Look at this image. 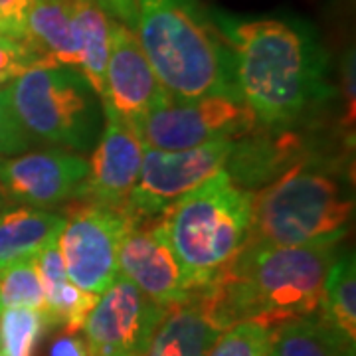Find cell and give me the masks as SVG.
<instances>
[{
	"mask_svg": "<svg viewBox=\"0 0 356 356\" xmlns=\"http://www.w3.org/2000/svg\"><path fill=\"white\" fill-rule=\"evenodd\" d=\"M234 58L236 86L267 129H285L329 102L327 54L299 20L210 10Z\"/></svg>",
	"mask_w": 356,
	"mask_h": 356,
	"instance_id": "cell-1",
	"label": "cell"
},
{
	"mask_svg": "<svg viewBox=\"0 0 356 356\" xmlns=\"http://www.w3.org/2000/svg\"><path fill=\"white\" fill-rule=\"evenodd\" d=\"M337 245H269L245 242L204 291L218 323L228 329L255 321L275 329L317 313Z\"/></svg>",
	"mask_w": 356,
	"mask_h": 356,
	"instance_id": "cell-2",
	"label": "cell"
},
{
	"mask_svg": "<svg viewBox=\"0 0 356 356\" xmlns=\"http://www.w3.org/2000/svg\"><path fill=\"white\" fill-rule=\"evenodd\" d=\"M135 36L163 88L180 99L236 95L234 58L198 0H135Z\"/></svg>",
	"mask_w": 356,
	"mask_h": 356,
	"instance_id": "cell-3",
	"label": "cell"
},
{
	"mask_svg": "<svg viewBox=\"0 0 356 356\" xmlns=\"http://www.w3.org/2000/svg\"><path fill=\"white\" fill-rule=\"evenodd\" d=\"M353 212L355 198L332 166L301 161L255 192L245 242L337 245L348 234Z\"/></svg>",
	"mask_w": 356,
	"mask_h": 356,
	"instance_id": "cell-4",
	"label": "cell"
},
{
	"mask_svg": "<svg viewBox=\"0 0 356 356\" xmlns=\"http://www.w3.org/2000/svg\"><path fill=\"white\" fill-rule=\"evenodd\" d=\"M254 192L222 168L163 212L166 234L192 291L206 289L243 248Z\"/></svg>",
	"mask_w": 356,
	"mask_h": 356,
	"instance_id": "cell-5",
	"label": "cell"
},
{
	"mask_svg": "<svg viewBox=\"0 0 356 356\" xmlns=\"http://www.w3.org/2000/svg\"><path fill=\"white\" fill-rule=\"evenodd\" d=\"M6 88L14 113L32 143L77 154L93 151L103 129V105L81 72L34 64Z\"/></svg>",
	"mask_w": 356,
	"mask_h": 356,
	"instance_id": "cell-6",
	"label": "cell"
},
{
	"mask_svg": "<svg viewBox=\"0 0 356 356\" xmlns=\"http://www.w3.org/2000/svg\"><path fill=\"white\" fill-rule=\"evenodd\" d=\"M259 123L255 113L236 95L168 97L135 129L145 149L186 151L214 140H240Z\"/></svg>",
	"mask_w": 356,
	"mask_h": 356,
	"instance_id": "cell-7",
	"label": "cell"
},
{
	"mask_svg": "<svg viewBox=\"0 0 356 356\" xmlns=\"http://www.w3.org/2000/svg\"><path fill=\"white\" fill-rule=\"evenodd\" d=\"M133 214L123 208L79 202L70 208L58 238L70 281L83 291L102 295L119 273V245Z\"/></svg>",
	"mask_w": 356,
	"mask_h": 356,
	"instance_id": "cell-8",
	"label": "cell"
},
{
	"mask_svg": "<svg viewBox=\"0 0 356 356\" xmlns=\"http://www.w3.org/2000/svg\"><path fill=\"white\" fill-rule=\"evenodd\" d=\"M236 143L238 140H214L186 151L145 149L127 210L139 218H153L166 212L186 192L220 172Z\"/></svg>",
	"mask_w": 356,
	"mask_h": 356,
	"instance_id": "cell-9",
	"label": "cell"
},
{
	"mask_svg": "<svg viewBox=\"0 0 356 356\" xmlns=\"http://www.w3.org/2000/svg\"><path fill=\"white\" fill-rule=\"evenodd\" d=\"M166 309L119 275L99 295L81 329L89 356H143Z\"/></svg>",
	"mask_w": 356,
	"mask_h": 356,
	"instance_id": "cell-10",
	"label": "cell"
},
{
	"mask_svg": "<svg viewBox=\"0 0 356 356\" xmlns=\"http://www.w3.org/2000/svg\"><path fill=\"white\" fill-rule=\"evenodd\" d=\"M119 273L159 305L170 307L191 297L165 220L133 216L119 245Z\"/></svg>",
	"mask_w": 356,
	"mask_h": 356,
	"instance_id": "cell-11",
	"label": "cell"
},
{
	"mask_svg": "<svg viewBox=\"0 0 356 356\" xmlns=\"http://www.w3.org/2000/svg\"><path fill=\"white\" fill-rule=\"evenodd\" d=\"M88 170V159L64 149L26 151L0 161V192L8 204L50 210L76 200Z\"/></svg>",
	"mask_w": 356,
	"mask_h": 356,
	"instance_id": "cell-12",
	"label": "cell"
},
{
	"mask_svg": "<svg viewBox=\"0 0 356 356\" xmlns=\"http://www.w3.org/2000/svg\"><path fill=\"white\" fill-rule=\"evenodd\" d=\"M145 145L139 135L113 109L103 105V129L93 147L86 180L76 194L77 202H93L127 210L137 184Z\"/></svg>",
	"mask_w": 356,
	"mask_h": 356,
	"instance_id": "cell-13",
	"label": "cell"
},
{
	"mask_svg": "<svg viewBox=\"0 0 356 356\" xmlns=\"http://www.w3.org/2000/svg\"><path fill=\"white\" fill-rule=\"evenodd\" d=\"M168 97L170 93L154 74L135 32L113 20L102 105L113 109L135 131L140 121Z\"/></svg>",
	"mask_w": 356,
	"mask_h": 356,
	"instance_id": "cell-14",
	"label": "cell"
},
{
	"mask_svg": "<svg viewBox=\"0 0 356 356\" xmlns=\"http://www.w3.org/2000/svg\"><path fill=\"white\" fill-rule=\"evenodd\" d=\"M226 331L212 313L204 289L166 309L143 356H206Z\"/></svg>",
	"mask_w": 356,
	"mask_h": 356,
	"instance_id": "cell-15",
	"label": "cell"
},
{
	"mask_svg": "<svg viewBox=\"0 0 356 356\" xmlns=\"http://www.w3.org/2000/svg\"><path fill=\"white\" fill-rule=\"evenodd\" d=\"M24 42L42 64L79 72L81 44L70 0H30Z\"/></svg>",
	"mask_w": 356,
	"mask_h": 356,
	"instance_id": "cell-16",
	"label": "cell"
},
{
	"mask_svg": "<svg viewBox=\"0 0 356 356\" xmlns=\"http://www.w3.org/2000/svg\"><path fill=\"white\" fill-rule=\"evenodd\" d=\"M64 224L65 216L44 208L16 206L0 210V269L38 257L42 250L58 242Z\"/></svg>",
	"mask_w": 356,
	"mask_h": 356,
	"instance_id": "cell-17",
	"label": "cell"
},
{
	"mask_svg": "<svg viewBox=\"0 0 356 356\" xmlns=\"http://www.w3.org/2000/svg\"><path fill=\"white\" fill-rule=\"evenodd\" d=\"M315 317L337 332L348 348L356 344V264L355 254L337 255L327 271Z\"/></svg>",
	"mask_w": 356,
	"mask_h": 356,
	"instance_id": "cell-18",
	"label": "cell"
},
{
	"mask_svg": "<svg viewBox=\"0 0 356 356\" xmlns=\"http://www.w3.org/2000/svg\"><path fill=\"white\" fill-rule=\"evenodd\" d=\"M81 44L79 72L93 91L103 99L105 95V65L111 50L113 18L105 13L97 0H70Z\"/></svg>",
	"mask_w": 356,
	"mask_h": 356,
	"instance_id": "cell-19",
	"label": "cell"
},
{
	"mask_svg": "<svg viewBox=\"0 0 356 356\" xmlns=\"http://www.w3.org/2000/svg\"><path fill=\"white\" fill-rule=\"evenodd\" d=\"M271 350L275 356H355V350L315 315L277 325Z\"/></svg>",
	"mask_w": 356,
	"mask_h": 356,
	"instance_id": "cell-20",
	"label": "cell"
},
{
	"mask_svg": "<svg viewBox=\"0 0 356 356\" xmlns=\"http://www.w3.org/2000/svg\"><path fill=\"white\" fill-rule=\"evenodd\" d=\"M42 289H44L42 315L46 321V327L62 329L70 334H76L83 329L86 318L99 299V295L79 289L70 281V277L46 283L42 285Z\"/></svg>",
	"mask_w": 356,
	"mask_h": 356,
	"instance_id": "cell-21",
	"label": "cell"
},
{
	"mask_svg": "<svg viewBox=\"0 0 356 356\" xmlns=\"http://www.w3.org/2000/svg\"><path fill=\"white\" fill-rule=\"evenodd\" d=\"M46 321L42 311L34 309H2L0 311V353L2 356H32Z\"/></svg>",
	"mask_w": 356,
	"mask_h": 356,
	"instance_id": "cell-22",
	"label": "cell"
},
{
	"mask_svg": "<svg viewBox=\"0 0 356 356\" xmlns=\"http://www.w3.org/2000/svg\"><path fill=\"white\" fill-rule=\"evenodd\" d=\"M0 303L2 309H44V289L36 257L22 259L0 269Z\"/></svg>",
	"mask_w": 356,
	"mask_h": 356,
	"instance_id": "cell-23",
	"label": "cell"
},
{
	"mask_svg": "<svg viewBox=\"0 0 356 356\" xmlns=\"http://www.w3.org/2000/svg\"><path fill=\"white\" fill-rule=\"evenodd\" d=\"M271 327L255 321H242L222 332L206 356H267L271 353Z\"/></svg>",
	"mask_w": 356,
	"mask_h": 356,
	"instance_id": "cell-24",
	"label": "cell"
},
{
	"mask_svg": "<svg viewBox=\"0 0 356 356\" xmlns=\"http://www.w3.org/2000/svg\"><path fill=\"white\" fill-rule=\"evenodd\" d=\"M34 143L14 113L8 88H0V161L30 151Z\"/></svg>",
	"mask_w": 356,
	"mask_h": 356,
	"instance_id": "cell-25",
	"label": "cell"
},
{
	"mask_svg": "<svg viewBox=\"0 0 356 356\" xmlns=\"http://www.w3.org/2000/svg\"><path fill=\"white\" fill-rule=\"evenodd\" d=\"M42 64L24 40L0 36V88L10 86L30 65Z\"/></svg>",
	"mask_w": 356,
	"mask_h": 356,
	"instance_id": "cell-26",
	"label": "cell"
},
{
	"mask_svg": "<svg viewBox=\"0 0 356 356\" xmlns=\"http://www.w3.org/2000/svg\"><path fill=\"white\" fill-rule=\"evenodd\" d=\"M30 0H0V36L24 40Z\"/></svg>",
	"mask_w": 356,
	"mask_h": 356,
	"instance_id": "cell-27",
	"label": "cell"
},
{
	"mask_svg": "<svg viewBox=\"0 0 356 356\" xmlns=\"http://www.w3.org/2000/svg\"><path fill=\"white\" fill-rule=\"evenodd\" d=\"M48 356H89L88 343L86 339L70 334V332H62L54 343L50 344Z\"/></svg>",
	"mask_w": 356,
	"mask_h": 356,
	"instance_id": "cell-28",
	"label": "cell"
},
{
	"mask_svg": "<svg viewBox=\"0 0 356 356\" xmlns=\"http://www.w3.org/2000/svg\"><path fill=\"white\" fill-rule=\"evenodd\" d=\"M97 2L113 20L129 26L131 30L135 28V22H137V2L135 0H97Z\"/></svg>",
	"mask_w": 356,
	"mask_h": 356,
	"instance_id": "cell-29",
	"label": "cell"
},
{
	"mask_svg": "<svg viewBox=\"0 0 356 356\" xmlns=\"http://www.w3.org/2000/svg\"><path fill=\"white\" fill-rule=\"evenodd\" d=\"M343 79L344 91H346V102L348 103V111H346V121H355V51H346L343 62Z\"/></svg>",
	"mask_w": 356,
	"mask_h": 356,
	"instance_id": "cell-30",
	"label": "cell"
},
{
	"mask_svg": "<svg viewBox=\"0 0 356 356\" xmlns=\"http://www.w3.org/2000/svg\"><path fill=\"white\" fill-rule=\"evenodd\" d=\"M8 206V202H6V198L2 196V192H0V210H4Z\"/></svg>",
	"mask_w": 356,
	"mask_h": 356,
	"instance_id": "cell-31",
	"label": "cell"
},
{
	"mask_svg": "<svg viewBox=\"0 0 356 356\" xmlns=\"http://www.w3.org/2000/svg\"><path fill=\"white\" fill-rule=\"evenodd\" d=\"M267 356H275V355H273V350H271V353H269V355H267Z\"/></svg>",
	"mask_w": 356,
	"mask_h": 356,
	"instance_id": "cell-32",
	"label": "cell"
},
{
	"mask_svg": "<svg viewBox=\"0 0 356 356\" xmlns=\"http://www.w3.org/2000/svg\"><path fill=\"white\" fill-rule=\"evenodd\" d=\"M0 311H2V303H0Z\"/></svg>",
	"mask_w": 356,
	"mask_h": 356,
	"instance_id": "cell-33",
	"label": "cell"
},
{
	"mask_svg": "<svg viewBox=\"0 0 356 356\" xmlns=\"http://www.w3.org/2000/svg\"><path fill=\"white\" fill-rule=\"evenodd\" d=\"M0 356H2V353H0Z\"/></svg>",
	"mask_w": 356,
	"mask_h": 356,
	"instance_id": "cell-34",
	"label": "cell"
}]
</instances>
